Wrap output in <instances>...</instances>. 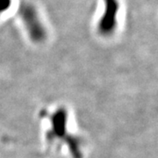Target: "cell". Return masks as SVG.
Here are the masks:
<instances>
[{
    "mask_svg": "<svg viewBox=\"0 0 158 158\" xmlns=\"http://www.w3.org/2000/svg\"><path fill=\"white\" fill-rule=\"evenodd\" d=\"M11 5V0H0V15L6 11Z\"/></svg>",
    "mask_w": 158,
    "mask_h": 158,
    "instance_id": "cell-3",
    "label": "cell"
},
{
    "mask_svg": "<svg viewBox=\"0 0 158 158\" xmlns=\"http://www.w3.org/2000/svg\"><path fill=\"white\" fill-rule=\"evenodd\" d=\"M118 9V0H105V11L98 26L102 35H111L114 32L117 27Z\"/></svg>",
    "mask_w": 158,
    "mask_h": 158,
    "instance_id": "cell-2",
    "label": "cell"
},
{
    "mask_svg": "<svg viewBox=\"0 0 158 158\" xmlns=\"http://www.w3.org/2000/svg\"><path fill=\"white\" fill-rule=\"evenodd\" d=\"M19 16L31 39L36 42L44 40L46 38V30L34 6L31 5L21 6Z\"/></svg>",
    "mask_w": 158,
    "mask_h": 158,
    "instance_id": "cell-1",
    "label": "cell"
}]
</instances>
